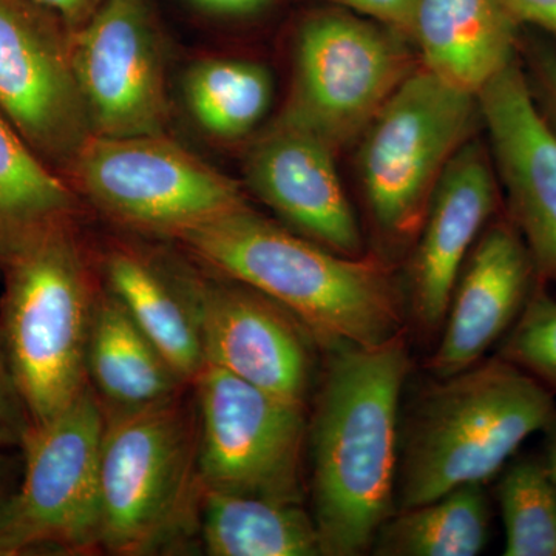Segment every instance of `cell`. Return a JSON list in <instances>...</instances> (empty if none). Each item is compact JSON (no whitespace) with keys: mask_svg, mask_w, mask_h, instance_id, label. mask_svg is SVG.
I'll return each instance as SVG.
<instances>
[{"mask_svg":"<svg viewBox=\"0 0 556 556\" xmlns=\"http://www.w3.org/2000/svg\"><path fill=\"white\" fill-rule=\"evenodd\" d=\"M86 369L87 383L105 417L163 404L190 388L101 280Z\"/></svg>","mask_w":556,"mask_h":556,"instance_id":"obj_20","label":"cell"},{"mask_svg":"<svg viewBox=\"0 0 556 556\" xmlns=\"http://www.w3.org/2000/svg\"><path fill=\"white\" fill-rule=\"evenodd\" d=\"M201 492L303 504L306 407L206 365L192 386Z\"/></svg>","mask_w":556,"mask_h":556,"instance_id":"obj_9","label":"cell"},{"mask_svg":"<svg viewBox=\"0 0 556 556\" xmlns=\"http://www.w3.org/2000/svg\"><path fill=\"white\" fill-rule=\"evenodd\" d=\"M489 529L484 484L470 482L397 510L380 527L371 551L380 556H475L485 547Z\"/></svg>","mask_w":556,"mask_h":556,"instance_id":"obj_23","label":"cell"},{"mask_svg":"<svg viewBox=\"0 0 556 556\" xmlns=\"http://www.w3.org/2000/svg\"><path fill=\"white\" fill-rule=\"evenodd\" d=\"M493 177L484 149L468 141L431 193L409 269V306L427 331L444 324L460 269L495 212Z\"/></svg>","mask_w":556,"mask_h":556,"instance_id":"obj_17","label":"cell"},{"mask_svg":"<svg viewBox=\"0 0 556 556\" xmlns=\"http://www.w3.org/2000/svg\"><path fill=\"white\" fill-rule=\"evenodd\" d=\"M65 179L112 222L166 240L248 204L239 182L166 134L90 137Z\"/></svg>","mask_w":556,"mask_h":556,"instance_id":"obj_7","label":"cell"},{"mask_svg":"<svg viewBox=\"0 0 556 556\" xmlns=\"http://www.w3.org/2000/svg\"><path fill=\"white\" fill-rule=\"evenodd\" d=\"M479 118L478 94L416 67L369 123L358 153L362 186L391 243L416 239L442 172Z\"/></svg>","mask_w":556,"mask_h":556,"instance_id":"obj_6","label":"cell"},{"mask_svg":"<svg viewBox=\"0 0 556 556\" xmlns=\"http://www.w3.org/2000/svg\"><path fill=\"white\" fill-rule=\"evenodd\" d=\"M33 426L0 331V448L22 447Z\"/></svg>","mask_w":556,"mask_h":556,"instance_id":"obj_27","label":"cell"},{"mask_svg":"<svg viewBox=\"0 0 556 556\" xmlns=\"http://www.w3.org/2000/svg\"><path fill=\"white\" fill-rule=\"evenodd\" d=\"M33 2L56 14L67 25L70 31H75L80 25L86 24L104 0H33Z\"/></svg>","mask_w":556,"mask_h":556,"instance_id":"obj_31","label":"cell"},{"mask_svg":"<svg viewBox=\"0 0 556 556\" xmlns=\"http://www.w3.org/2000/svg\"><path fill=\"white\" fill-rule=\"evenodd\" d=\"M72 61L91 137L166 134V53L150 0H104L72 31Z\"/></svg>","mask_w":556,"mask_h":556,"instance_id":"obj_12","label":"cell"},{"mask_svg":"<svg viewBox=\"0 0 556 556\" xmlns=\"http://www.w3.org/2000/svg\"><path fill=\"white\" fill-rule=\"evenodd\" d=\"M328 353L308 430L313 518L321 555L358 556L397 510L399 408L412 357L405 329Z\"/></svg>","mask_w":556,"mask_h":556,"instance_id":"obj_1","label":"cell"},{"mask_svg":"<svg viewBox=\"0 0 556 556\" xmlns=\"http://www.w3.org/2000/svg\"><path fill=\"white\" fill-rule=\"evenodd\" d=\"M104 430V409L89 383L56 416L31 426L5 527L17 554L35 547L80 555L101 551Z\"/></svg>","mask_w":556,"mask_h":556,"instance_id":"obj_10","label":"cell"},{"mask_svg":"<svg viewBox=\"0 0 556 556\" xmlns=\"http://www.w3.org/2000/svg\"><path fill=\"white\" fill-rule=\"evenodd\" d=\"M79 195L0 113V263L25 241L76 222Z\"/></svg>","mask_w":556,"mask_h":556,"instance_id":"obj_22","label":"cell"},{"mask_svg":"<svg viewBox=\"0 0 556 556\" xmlns=\"http://www.w3.org/2000/svg\"><path fill=\"white\" fill-rule=\"evenodd\" d=\"M407 40L348 10L309 14L295 36L291 94L281 113L336 150L350 144L416 68Z\"/></svg>","mask_w":556,"mask_h":556,"instance_id":"obj_8","label":"cell"},{"mask_svg":"<svg viewBox=\"0 0 556 556\" xmlns=\"http://www.w3.org/2000/svg\"><path fill=\"white\" fill-rule=\"evenodd\" d=\"M555 416V394L501 356L434 380L402 428L397 510L485 484Z\"/></svg>","mask_w":556,"mask_h":556,"instance_id":"obj_3","label":"cell"},{"mask_svg":"<svg viewBox=\"0 0 556 556\" xmlns=\"http://www.w3.org/2000/svg\"><path fill=\"white\" fill-rule=\"evenodd\" d=\"M497 170L536 276L556 285V129L515 60L478 93Z\"/></svg>","mask_w":556,"mask_h":556,"instance_id":"obj_14","label":"cell"},{"mask_svg":"<svg viewBox=\"0 0 556 556\" xmlns=\"http://www.w3.org/2000/svg\"><path fill=\"white\" fill-rule=\"evenodd\" d=\"M200 428L192 388L153 407L105 417L101 551L150 555L199 514Z\"/></svg>","mask_w":556,"mask_h":556,"instance_id":"obj_5","label":"cell"},{"mask_svg":"<svg viewBox=\"0 0 556 556\" xmlns=\"http://www.w3.org/2000/svg\"><path fill=\"white\" fill-rule=\"evenodd\" d=\"M543 433L546 434L543 460L544 464H546L548 475L554 479L556 485V416L554 417V420L548 424Z\"/></svg>","mask_w":556,"mask_h":556,"instance_id":"obj_34","label":"cell"},{"mask_svg":"<svg viewBox=\"0 0 556 556\" xmlns=\"http://www.w3.org/2000/svg\"><path fill=\"white\" fill-rule=\"evenodd\" d=\"M172 241L283 306L325 350L379 345L405 329L404 295L382 262L338 254L249 204Z\"/></svg>","mask_w":556,"mask_h":556,"instance_id":"obj_2","label":"cell"},{"mask_svg":"<svg viewBox=\"0 0 556 556\" xmlns=\"http://www.w3.org/2000/svg\"><path fill=\"white\" fill-rule=\"evenodd\" d=\"M336 149L283 113L252 142L247 186L281 225L348 257H361V228L334 159Z\"/></svg>","mask_w":556,"mask_h":556,"instance_id":"obj_15","label":"cell"},{"mask_svg":"<svg viewBox=\"0 0 556 556\" xmlns=\"http://www.w3.org/2000/svg\"><path fill=\"white\" fill-rule=\"evenodd\" d=\"M0 113L64 178L91 137L72 31L33 0H0Z\"/></svg>","mask_w":556,"mask_h":556,"instance_id":"obj_11","label":"cell"},{"mask_svg":"<svg viewBox=\"0 0 556 556\" xmlns=\"http://www.w3.org/2000/svg\"><path fill=\"white\" fill-rule=\"evenodd\" d=\"M94 266L101 283L192 386L206 367V358L178 255L129 241H112L102 248Z\"/></svg>","mask_w":556,"mask_h":556,"instance_id":"obj_18","label":"cell"},{"mask_svg":"<svg viewBox=\"0 0 556 556\" xmlns=\"http://www.w3.org/2000/svg\"><path fill=\"white\" fill-rule=\"evenodd\" d=\"M190 116L208 137H248L273 104L274 78L258 62L207 58L190 65L182 79Z\"/></svg>","mask_w":556,"mask_h":556,"instance_id":"obj_24","label":"cell"},{"mask_svg":"<svg viewBox=\"0 0 556 556\" xmlns=\"http://www.w3.org/2000/svg\"><path fill=\"white\" fill-rule=\"evenodd\" d=\"M201 540L211 556H317L320 536L303 504L203 490Z\"/></svg>","mask_w":556,"mask_h":556,"instance_id":"obj_21","label":"cell"},{"mask_svg":"<svg viewBox=\"0 0 556 556\" xmlns=\"http://www.w3.org/2000/svg\"><path fill=\"white\" fill-rule=\"evenodd\" d=\"M497 356L556 394V299L543 281L538 280L518 320L504 336Z\"/></svg>","mask_w":556,"mask_h":556,"instance_id":"obj_26","label":"cell"},{"mask_svg":"<svg viewBox=\"0 0 556 556\" xmlns=\"http://www.w3.org/2000/svg\"><path fill=\"white\" fill-rule=\"evenodd\" d=\"M340 9L393 28L409 39L417 0H325Z\"/></svg>","mask_w":556,"mask_h":556,"instance_id":"obj_28","label":"cell"},{"mask_svg":"<svg viewBox=\"0 0 556 556\" xmlns=\"http://www.w3.org/2000/svg\"><path fill=\"white\" fill-rule=\"evenodd\" d=\"M519 24L535 25L556 38V0H501Z\"/></svg>","mask_w":556,"mask_h":556,"instance_id":"obj_29","label":"cell"},{"mask_svg":"<svg viewBox=\"0 0 556 556\" xmlns=\"http://www.w3.org/2000/svg\"><path fill=\"white\" fill-rule=\"evenodd\" d=\"M0 266L5 273L0 331L33 426H39L87 387L100 277L76 222L42 230Z\"/></svg>","mask_w":556,"mask_h":556,"instance_id":"obj_4","label":"cell"},{"mask_svg":"<svg viewBox=\"0 0 556 556\" xmlns=\"http://www.w3.org/2000/svg\"><path fill=\"white\" fill-rule=\"evenodd\" d=\"M538 280L514 222L492 223L475 243L453 288L444 334L427 362L434 379L481 362L514 327Z\"/></svg>","mask_w":556,"mask_h":556,"instance_id":"obj_16","label":"cell"},{"mask_svg":"<svg viewBox=\"0 0 556 556\" xmlns=\"http://www.w3.org/2000/svg\"><path fill=\"white\" fill-rule=\"evenodd\" d=\"M409 39L420 67L478 94L517 60L518 22L501 0H417Z\"/></svg>","mask_w":556,"mask_h":556,"instance_id":"obj_19","label":"cell"},{"mask_svg":"<svg viewBox=\"0 0 556 556\" xmlns=\"http://www.w3.org/2000/svg\"><path fill=\"white\" fill-rule=\"evenodd\" d=\"M199 9L218 16H247L262 10L269 0H190Z\"/></svg>","mask_w":556,"mask_h":556,"instance_id":"obj_32","label":"cell"},{"mask_svg":"<svg viewBox=\"0 0 556 556\" xmlns=\"http://www.w3.org/2000/svg\"><path fill=\"white\" fill-rule=\"evenodd\" d=\"M497 501L506 556H556V485L543 457H519L501 471Z\"/></svg>","mask_w":556,"mask_h":556,"instance_id":"obj_25","label":"cell"},{"mask_svg":"<svg viewBox=\"0 0 556 556\" xmlns=\"http://www.w3.org/2000/svg\"><path fill=\"white\" fill-rule=\"evenodd\" d=\"M17 489H11V463L9 457L0 453V533L5 536V526L9 521L11 501Z\"/></svg>","mask_w":556,"mask_h":556,"instance_id":"obj_33","label":"cell"},{"mask_svg":"<svg viewBox=\"0 0 556 556\" xmlns=\"http://www.w3.org/2000/svg\"><path fill=\"white\" fill-rule=\"evenodd\" d=\"M532 68L538 90L546 102L552 126L556 129V53L554 50H532Z\"/></svg>","mask_w":556,"mask_h":556,"instance_id":"obj_30","label":"cell"},{"mask_svg":"<svg viewBox=\"0 0 556 556\" xmlns=\"http://www.w3.org/2000/svg\"><path fill=\"white\" fill-rule=\"evenodd\" d=\"M195 306L206 365L306 407L316 340L257 289L178 257ZM318 346V345H317Z\"/></svg>","mask_w":556,"mask_h":556,"instance_id":"obj_13","label":"cell"}]
</instances>
